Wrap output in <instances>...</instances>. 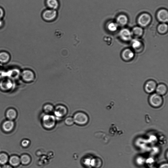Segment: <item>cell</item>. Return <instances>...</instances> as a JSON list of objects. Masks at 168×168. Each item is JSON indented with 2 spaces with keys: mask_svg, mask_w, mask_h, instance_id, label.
<instances>
[{
  "mask_svg": "<svg viewBox=\"0 0 168 168\" xmlns=\"http://www.w3.org/2000/svg\"><path fill=\"white\" fill-rule=\"evenodd\" d=\"M42 125L47 129H52L55 124V119L53 115H46L44 116L42 119Z\"/></svg>",
  "mask_w": 168,
  "mask_h": 168,
  "instance_id": "cell-1",
  "label": "cell"
},
{
  "mask_svg": "<svg viewBox=\"0 0 168 168\" xmlns=\"http://www.w3.org/2000/svg\"><path fill=\"white\" fill-rule=\"evenodd\" d=\"M150 104L155 108H158L161 107L163 104V100L161 95L157 93L152 94L149 99Z\"/></svg>",
  "mask_w": 168,
  "mask_h": 168,
  "instance_id": "cell-2",
  "label": "cell"
},
{
  "mask_svg": "<svg viewBox=\"0 0 168 168\" xmlns=\"http://www.w3.org/2000/svg\"><path fill=\"white\" fill-rule=\"evenodd\" d=\"M73 119L75 123L80 126L86 125L89 121V118L88 116L82 112H78L76 113Z\"/></svg>",
  "mask_w": 168,
  "mask_h": 168,
  "instance_id": "cell-3",
  "label": "cell"
},
{
  "mask_svg": "<svg viewBox=\"0 0 168 168\" xmlns=\"http://www.w3.org/2000/svg\"><path fill=\"white\" fill-rule=\"evenodd\" d=\"M57 12L55 10L49 9L44 11L42 14V17L45 21L50 22L53 21L57 18Z\"/></svg>",
  "mask_w": 168,
  "mask_h": 168,
  "instance_id": "cell-4",
  "label": "cell"
},
{
  "mask_svg": "<svg viewBox=\"0 0 168 168\" xmlns=\"http://www.w3.org/2000/svg\"><path fill=\"white\" fill-rule=\"evenodd\" d=\"M14 86L12 80L8 78L2 79L0 81V89L3 91H10L13 89Z\"/></svg>",
  "mask_w": 168,
  "mask_h": 168,
  "instance_id": "cell-5",
  "label": "cell"
},
{
  "mask_svg": "<svg viewBox=\"0 0 168 168\" xmlns=\"http://www.w3.org/2000/svg\"><path fill=\"white\" fill-rule=\"evenodd\" d=\"M21 76L24 82L29 83L33 82L35 78L34 72L29 69L25 70L22 72Z\"/></svg>",
  "mask_w": 168,
  "mask_h": 168,
  "instance_id": "cell-6",
  "label": "cell"
},
{
  "mask_svg": "<svg viewBox=\"0 0 168 168\" xmlns=\"http://www.w3.org/2000/svg\"><path fill=\"white\" fill-rule=\"evenodd\" d=\"M54 111L55 115L59 118L65 117L67 113V110L66 107L61 105H59L56 107Z\"/></svg>",
  "mask_w": 168,
  "mask_h": 168,
  "instance_id": "cell-7",
  "label": "cell"
},
{
  "mask_svg": "<svg viewBox=\"0 0 168 168\" xmlns=\"http://www.w3.org/2000/svg\"><path fill=\"white\" fill-rule=\"evenodd\" d=\"M133 51L130 49L124 50L122 52L121 57L124 61L129 62L132 60L134 57Z\"/></svg>",
  "mask_w": 168,
  "mask_h": 168,
  "instance_id": "cell-8",
  "label": "cell"
},
{
  "mask_svg": "<svg viewBox=\"0 0 168 168\" xmlns=\"http://www.w3.org/2000/svg\"><path fill=\"white\" fill-rule=\"evenodd\" d=\"M21 72L17 69H13L6 71L7 78L13 80L18 79L21 76Z\"/></svg>",
  "mask_w": 168,
  "mask_h": 168,
  "instance_id": "cell-9",
  "label": "cell"
},
{
  "mask_svg": "<svg viewBox=\"0 0 168 168\" xmlns=\"http://www.w3.org/2000/svg\"><path fill=\"white\" fill-rule=\"evenodd\" d=\"M157 86V83L154 81L150 80L145 83L144 89L146 93H151L156 90Z\"/></svg>",
  "mask_w": 168,
  "mask_h": 168,
  "instance_id": "cell-10",
  "label": "cell"
},
{
  "mask_svg": "<svg viewBox=\"0 0 168 168\" xmlns=\"http://www.w3.org/2000/svg\"><path fill=\"white\" fill-rule=\"evenodd\" d=\"M150 16L146 13L141 15L138 19V22L140 25L143 27L147 26L150 22Z\"/></svg>",
  "mask_w": 168,
  "mask_h": 168,
  "instance_id": "cell-11",
  "label": "cell"
},
{
  "mask_svg": "<svg viewBox=\"0 0 168 168\" xmlns=\"http://www.w3.org/2000/svg\"><path fill=\"white\" fill-rule=\"evenodd\" d=\"M132 33L130 31L127 29L122 30L119 33L120 37L123 41H129L131 39Z\"/></svg>",
  "mask_w": 168,
  "mask_h": 168,
  "instance_id": "cell-12",
  "label": "cell"
},
{
  "mask_svg": "<svg viewBox=\"0 0 168 168\" xmlns=\"http://www.w3.org/2000/svg\"><path fill=\"white\" fill-rule=\"evenodd\" d=\"M157 17L160 21L166 22L168 21V13L167 11L164 9H162L158 12Z\"/></svg>",
  "mask_w": 168,
  "mask_h": 168,
  "instance_id": "cell-13",
  "label": "cell"
},
{
  "mask_svg": "<svg viewBox=\"0 0 168 168\" xmlns=\"http://www.w3.org/2000/svg\"><path fill=\"white\" fill-rule=\"evenodd\" d=\"M156 90L158 94L161 96L164 95L167 93V88L165 84H160L157 86Z\"/></svg>",
  "mask_w": 168,
  "mask_h": 168,
  "instance_id": "cell-14",
  "label": "cell"
},
{
  "mask_svg": "<svg viewBox=\"0 0 168 168\" xmlns=\"http://www.w3.org/2000/svg\"><path fill=\"white\" fill-rule=\"evenodd\" d=\"M14 126V123L12 121L8 120L3 123L2 128L4 131L9 132L13 129Z\"/></svg>",
  "mask_w": 168,
  "mask_h": 168,
  "instance_id": "cell-15",
  "label": "cell"
},
{
  "mask_svg": "<svg viewBox=\"0 0 168 168\" xmlns=\"http://www.w3.org/2000/svg\"><path fill=\"white\" fill-rule=\"evenodd\" d=\"M10 54L5 52H0V63L5 64L8 62L10 60Z\"/></svg>",
  "mask_w": 168,
  "mask_h": 168,
  "instance_id": "cell-16",
  "label": "cell"
},
{
  "mask_svg": "<svg viewBox=\"0 0 168 168\" xmlns=\"http://www.w3.org/2000/svg\"><path fill=\"white\" fill-rule=\"evenodd\" d=\"M47 6L50 9L55 10L59 7V2L58 0H46Z\"/></svg>",
  "mask_w": 168,
  "mask_h": 168,
  "instance_id": "cell-17",
  "label": "cell"
},
{
  "mask_svg": "<svg viewBox=\"0 0 168 168\" xmlns=\"http://www.w3.org/2000/svg\"><path fill=\"white\" fill-rule=\"evenodd\" d=\"M131 45L135 51L142 50L143 45L142 43L138 40L135 39L132 42Z\"/></svg>",
  "mask_w": 168,
  "mask_h": 168,
  "instance_id": "cell-18",
  "label": "cell"
},
{
  "mask_svg": "<svg viewBox=\"0 0 168 168\" xmlns=\"http://www.w3.org/2000/svg\"><path fill=\"white\" fill-rule=\"evenodd\" d=\"M118 25L124 26L126 25L128 22V18L126 15H119L117 18Z\"/></svg>",
  "mask_w": 168,
  "mask_h": 168,
  "instance_id": "cell-19",
  "label": "cell"
},
{
  "mask_svg": "<svg viewBox=\"0 0 168 168\" xmlns=\"http://www.w3.org/2000/svg\"><path fill=\"white\" fill-rule=\"evenodd\" d=\"M102 161L99 158H94L91 161L90 165L94 168H99L102 165Z\"/></svg>",
  "mask_w": 168,
  "mask_h": 168,
  "instance_id": "cell-20",
  "label": "cell"
},
{
  "mask_svg": "<svg viewBox=\"0 0 168 168\" xmlns=\"http://www.w3.org/2000/svg\"><path fill=\"white\" fill-rule=\"evenodd\" d=\"M20 162V159L17 156H13L9 160V163L10 165L14 166H17Z\"/></svg>",
  "mask_w": 168,
  "mask_h": 168,
  "instance_id": "cell-21",
  "label": "cell"
},
{
  "mask_svg": "<svg viewBox=\"0 0 168 168\" xmlns=\"http://www.w3.org/2000/svg\"><path fill=\"white\" fill-rule=\"evenodd\" d=\"M143 33V31L142 28L137 27L134 28L131 33L135 37H139L141 36Z\"/></svg>",
  "mask_w": 168,
  "mask_h": 168,
  "instance_id": "cell-22",
  "label": "cell"
},
{
  "mask_svg": "<svg viewBox=\"0 0 168 168\" xmlns=\"http://www.w3.org/2000/svg\"><path fill=\"white\" fill-rule=\"evenodd\" d=\"M16 112L14 109H11L8 110L6 113L7 117L8 119L10 120L15 119L16 117Z\"/></svg>",
  "mask_w": 168,
  "mask_h": 168,
  "instance_id": "cell-23",
  "label": "cell"
},
{
  "mask_svg": "<svg viewBox=\"0 0 168 168\" xmlns=\"http://www.w3.org/2000/svg\"><path fill=\"white\" fill-rule=\"evenodd\" d=\"M43 110L45 113L49 114L52 113L54 111L53 106L50 104H47L44 106Z\"/></svg>",
  "mask_w": 168,
  "mask_h": 168,
  "instance_id": "cell-24",
  "label": "cell"
},
{
  "mask_svg": "<svg viewBox=\"0 0 168 168\" xmlns=\"http://www.w3.org/2000/svg\"><path fill=\"white\" fill-rule=\"evenodd\" d=\"M20 161L22 164L27 165L29 164L31 162V159L29 156L24 155L22 156L20 159Z\"/></svg>",
  "mask_w": 168,
  "mask_h": 168,
  "instance_id": "cell-25",
  "label": "cell"
},
{
  "mask_svg": "<svg viewBox=\"0 0 168 168\" xmlns=\"http://www.w3.org/2000/svg\"><path fill=\"white\" fill-rule=\"evenodd\" d=\"M158 29L160 33L162 34H165L167 31V25L165 23L161 24L159 26Z\"/></svg>",
  "mask_w": 168,
  "mask_h": 168,
  "instance_id": "cell-26",
  "label": "cell"
},
{
  "mask_svg": "<svg viewBox=\"0 0 168 168\" xmlns=\"http://www.w3.org/2000/svg\"><path fill=\"white\" fill-rule=\"evenodd\" d=\"M8 161L7 155L5 153L0 154V164L4 165Z\"/></svg>",
  "mask_w": 168,
  "mask_h": 168,
  "instance_id": "cell-27",
  "label": "cell"
},
{
  "mask_svg": "<svg viewBox=\"0 0 168 168\" xmlns=\"http://www.w3.org/2000/svg\"><path fill=\"white\" fill-rule=\"evenodd\" d=\"M118 25L114 22L110 23L108 26V29L110 31L115 32L117 29Z\"/></svg>",
  "mask_w": 168,
  "mask_h": 168,
  "instance_id": "cell-28",
  "label": "cell"
},
{
  "mask_svg": "<svg viewBox=\"0 0 168 168\" xmlns=\"http://www.w3.org/2000/svg\"><path fill=\"white\" fill-rule=\"evenodd\" d=\"M74 122L73 119L71 117L67 118L65 120L66 124L68 126H71L72 125Z\"/></svg>",
  "mask_w": 168,
  "mask_h": 168,
  "instance_id": "cell-29",
  "label": "cell"
},
{
  "mask_svg": "<svg viewBox=\"0 0 168 168\" xmlns=\"http://www.w3.org/2000/svg\"><path fill=\"white\" fill-rule=\"evenodd\" d=\"M7 78L6 71H0V79H4Z\"/></svg>",
  "mask_w": 168,
  "mask_h": 168,
  "instance_id": "cell-30",
  "label": "cell"
},
{
  "mask_svg": "<svg viewBox=\"0 0 168 168\" xmlns=\"http://www.w3.org/2000/svg\"><path fill=\"white\" fill-rule=\"evenodd\" d=\"M5 11L2 8L0 7V20L2 19L5 16Z\"/></svg>",
  "mask_w": 168,
  "mask_h": 168,
  "instance_id": "cell-31",
  "label": "cell"
},
{
  "mask_svg": "<svg viewBox=\"0 0 168 168\" xmlns=\"http://www.w3.org/2000/svg\"><path fill=\"white\" fill-rule=\"evenodd\" d=\"M29 143L30 141L27 139L23 140L22 142V145L24 147H27L29 145Z\"/></svg>",
  "mask_w": 168,
  "mask_h": 168,
  "instance_id": "cell-32",
  "label": "cell"
},
{
  "mask_svg": "<svg viewBox=\"0 0 168 168\" xmlns=\"http://www.w3.org/2000/svg\"><path fill=\"white\" fill-rule=\"evenodd\" d=\"M159 168H168V165L167 163L164 164L160 167Z\"/></svg>",
  "mask_w": 168,
  "mask_h": 168,
  "instance_id": "cell-33",
  "label": "cell"
},
{
  "mask_svg": "<svg viewBox=\"0 0 168 168\" xmlns=\"http://www.w3.org/2000/svg\"><path fill=\"white\" fill-rule=\"evenodd\" d=\"M4 25V22L2 19L0 20V28H2Z\"/></svg>",
  "mask_w": 168,
  "mask_h": 168,
  "instance_id": "cell-34",
  "label": "cell"
},
{
  "mask_svg": "<svg viewBox=\"0 0 168 168\" xmlns=\"http://www.w3.org/2000/svg\"><path fill=\"white\" fill-rule=\"evenodd\" d=\"M2 168H13L12 166L9 165H5Z\"/></svg>",
  "mask_w": 168,
  "mask_h": 168,
  "instance_id": "cell-35",
  "label": "cell"
},
{
  "mask_svg": "<svg viewBox=\"0 0 168 168\" xmlns=\"http://www.w3.org/2000/svg\"><path fill=\"white\" fill-rule=\"evenodd\" d=\"M0 168H2L1 166H0Z\"/></svg>",
  "mask_w": 168,
  "mask_h": 168,
  "instance_id": "cell-36",
  "label": "cell"
}]
</instances>
